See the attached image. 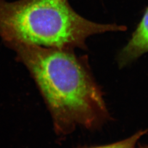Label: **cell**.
I'll list each match as a JSON object with an SVG mask.
<instances>
[{
	"mask_svg": "<svg viewBox=\"0 0 148 148\" xmlns=\"http://www.w3.org/2000/svg\"><path fill=\"white\" fill-rule=\"evenodd\" d=\"M147 132V130H141L135 134H134L130 137L127 139H125L122 141H118L117 143H112L107 145L99 146H93L83 148H135L136 143L140 140V138L144 135Z\"/></svg>",
	"mask_w": 148,
	"mask_h": 148,
	"instance_id": "cell-4",
	"label": "cell"
},
{
	"mask_svg": "<svg viewBox=\"0 0 148 148\" xmlns=\"http://www.w3.org/2000/svg\"><path fill=\"white\" fill-rule=\"evenodd\" d=\"M148 52V7L128 43L120 51L118 62L123 67Z\"/></svg>",
	"mask_w": 148,
	"mask_h": 148,
	"instance_id": "cell-3",
	"label": "cell"
},
{
	"mask_svg": "<svg viewBox=\"0 0 148 148\" xmlns=\"http://www.w3.org/2000/svg\"><path fill=\"white\" fill-rule=\"evenodd\" d=\"M8 45L33 76L59 133H69L78 126L95 129L108 119L103 93L85 57H77L71 49Z\"/></svg>",
	"mask_w": 148,
	"mask_h": 148,
	"instance_id": "cell-1",
	"label": "cell"
},
{
	"mask_svg": "<svg viewBox=\"0 0 148 148\" xmlns=\"http://www.w3.org/2000/svg\"><path fill=\"white\" fill-rule=\"evenodd\" d=\"M126 30L124 25L86 19L68 0H0V37L6 45L85 49L86 39L92 35Z\"/></svg>",
	"mask_w": 148,
	"mask_h": 148,
	"instance_id": "cell-2",
	"label": "cell"
},
{
	"mask_svg": "<svg viewBox=\"0 0 148 148\" xmlns=\"http://www.w3.org/2000/svg\"><path fill=\"white\" fill-rule=\"evenodd\" d=\"M138 148H148V146H140Z\"/></svg>",
	"mask_w": 148,
	"mask_h": 148,
	"instance_id": "cell-5",
	"label": "cell"
}]
</instances>
